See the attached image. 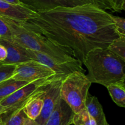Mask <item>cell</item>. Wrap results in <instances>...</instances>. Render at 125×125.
Segmentation results:
<instances>
[{
    "instance_id": "cell-1",
    "label": "cell",
    "mask_w": 125,
    "mask_h": 125,
    "mask_svg": "<svg viewBox=\"0 0 125 125\" xmlns=\"http://www.w3.org/2000/svg\"><path fill=\"white\" fill-rule=\"evenodd\" d=\"M37 14L28 21H17L24 28L70 50L83 64L90 51L107 49L120 37L112 15L94 5L57 7Z\"/></svg>"
},
{
    "instance_id": "cell-2",
    "label": "cell",
    "mask_w": 125,
    "mask_h": 125,
    "mask_svg": "<svg viewBox=\"0 0 125 125\" xmlns=\"http://www.w3.org/2000/svg\"><path fill=\"white\" fill-rule=\"evenodd\" d=\"M83 64L86 67V77L91 83L107 87L116 83H125V61L107 49L100 48L90 51Z\"/></svg>"
},
{
    "instance_id": "cell-3",
    "label": "cell",
    "mask_w": 125,
    "mask_h": 125,
    "mask_svg": "<svg viewBox=\"0 0 125 125\" xmlns=\"http://www.w3.org/2000/svg\"><path fill=\"white\" fill-rule=\"evenodd\" d=\"M2 18L10 29L12 40L22 47L45 54L61 63L78 60L74 58L70 50L58 46L41 34L24 28L15 20L4 17Z\"/></svg>"
},
{
    "instance_id": "cell-4",
    "label": "cell",
    "mask_w": 125,
    "mask_h": 125,
    "mask_svg": "<svg viewBox=\"0 0 125 125\" xmlns=\"http://www.w3.org/2000/svg\"><path fill=\"white\" fill-rule=\"evenodd\" d=\"M91 84L85 73L79 71L71 73L62 80L60 96L74 114L85 108V102Z\"/></svg>"
},
{
    "instance_id": "cell-5",
    "label": "cell",
    "mask_w": 125,
    "mask_h": 125,
    "mask_svg": "<svg viewBox=\"0 0 125 125\" xmlns=\"http://www.w3.org/2000/svg\"><path fill=\"white\" fill-rule=\"evenodd\" d=\"M54 79L39 80L28 83L10 95L0 101L5 114H11L24 108L26 104L31 98L45 90L48 84Z\"/></svg>"
},
{
    "instance_id": "cell-6",
    "label": "cell",
    "mask_w": 125,
    "mask_h": 125,
    "mask_svg": "<svg viewBox=\"0 0 125 125\" xmlns=\"http://www.w3.org/2000/svg\"><path fill=\"white\" fill-rule=\"evenodd\" d=\"M21 4L37 12L50 10L57 7H74L91 4L102 9L111 10L112 7L108 0H19Z\"/></svg>"
},
{
    "instance_id": "cell-7",
    "label": "cell",
    "mask_w": 125,
    "mask_h": 125,
    "mask_svg": "<svg viewBox=\"0 0 125 125\" xmlns=\"http://www.w3.org/2000/svg\"><path fill=\"white\" fill-rule=\"evenodd\" d=\"M10 78L27 83L57 79L56 73L52 70L45 65L32 60L17 65Z\"/></svg>"
},
{
    "instance_id": "cell-8",
    "label": "cell",
    "mask_w": 125,
    "mask_h": 125,
    "mask_svg": "<svg viewBox=\"0 0 125 125\" xmlns=\"http://www.w3.org/2000/svg\"><path fill=\"white\" fill-rule=\"evenodd\" d=\"M26 51L32 61L40 62L52 70L56 73L57 79H64L67 76L77 71L83 73H85V70L83 68V63L79 60L73 62L61 63L55 61L45 54L29 49H26Z\"/></svg>"
},
{
    "instance_id": "cell-9",
    "label": "cell",
    "mask_w": 125,
    "mask_h": 125,
    "mask_svg": "<svg viewBox=\"0 0 125 125\" xmlns=\"http://www.w3.org/2000/svg\"><path fill=\"white\" fill-rule=\"evenodd\" d=\"M63 79H56L48 84L45 90L43 104L39 117L35 120L38 125H45L60 98L61 86Z\"/></svg>"
},
{
    "instance_id": "cell-10",
    "label": "cell",
    "mask_w": 125,
    "mask_h": 125,
    "mask_svg": "<svg viewBox=\"0 0 125 125\" xmlns=\"http://www.w3.org/2000/svg\"><path fill=\"white\" fill-rule=\"evenodd\" d=\"M0 44L4 45L7 50V57L2 64L17 65L32 61L27 53L26 49L15 42L12 39L0 38Z\"/></svg>"
},
{
    "instance_id": "cell-11",
    "label": "cell",
    "mask_w": 125,
    "mask_h": 125,
    "mask_svg": "<svg viewBox=\"0 0 125 125\" xmlns=\"http://www.w3.org/2000/svg\"><path fill=\"white\" fill-rule=\"evenodd\" d=\"M37 12L23 5H14L0 0V16L18 21H28L37 17Z\"/></svg>"
},
{
    "instance_id": "cell-12",
    "label": "cell",
    "mask_w": 125,
    "mask_h": 125,
    "mask_svg": "<svg viewBox=\"0 0 125 125\" xmlns=\"http://www.w3.org/2000/svg\"><path fill=\"white\" fill-rule=\"evenodd\" d=\"M74 115L70 107L60 97L45 125H70Z\"/></svg>"
},
{
    "instance_id": "cell-13",
    "label": "cell",
    "mask_w": 125,
    "mask_h": 125,
    "mask_svg": "<svg viewBox=\"0 0 125 125\" xmlns=\"http://www.w3.org/2000/svg\"><path fill=\"white\" fill-rule=\"evenodd\" d=\"M85 107L89 114L95 120L97 125H106L107 122L101 104L97 97L88 93Z\"/></svg>"
},
{
    "instance_id": "cell-14",
    "label": "cell",
    "mask_w": 125,
    "mask_h": 125,
    "mask_svg": "<svg viewBox=\"0 0 125 125\" xmlns=\"http://www.w3.org/2000/svg\"><path fill=\"white\" fill-rule=\"evenodd\" d=\"M45 90L35 95L26 104L23 110L28 118L35 120L39 116L43 104Z\"/></svg>"
},
{
    "instance_id": "cell-15",
    "label": "cell",
    "mask_w": 125,
    "mask_h": 125,
    "mask_svg": "<svg viewBox=\"0 0 125 125\" xmlns=\"http://www.w3.org/2000/svg\"><path fill=\"white\" fill-rule=\"evenodd\" d=\"M29 83L9 78L0 83V101Z\"/></svg>"
},
{
    "instance_id": "cell-16",
    "label": "cell",
    "mask_w": 125,
    "mask_h": 125,
    "mask_svg": "<svg viewBox=\"0 0 125 125\" xmlns=\"http://www.w3.org/2000/svg\"><path fill=\"white\" fill-rule=\"evenodd\" d=\"M114 102L122 107H125V83L112 84L106 87Z\"/></svg>"
},
{
    "instance_id": "cell-17",
    "label": "cell",
    "mask_w": 125,
    "mask_h": 125,
    "mask_svg": "<svg viewBox=\"0 0 125 125\" xmlns=\"http://www.w3.org/2000/svg\"><path fill=\"white\" fill-rule=\"evenodd\" d=\"M26 117L23 109H21L11 114H2L0 119L3 125H23V121Z\"/></svg>"
},
{
    "instance_id": "cell-18",
    "label": "cell",
    "mask_w": 125,
    "mask_h": 125,
    "mask_svg": "<svg viewBox=\"0 0 125 125\" xmlns=\"http://www.w3.org/2000/svg\"><path fill=\"white\" fill-rule=\"evenodd\" d=\"M107 49L125 61V36H120L115 39Z\"/></svg>"
},
{
    "instance_id": "cell-19",
    "label": "cell",
    "mask_w": 125,
    "mask_h": 125,
    "mask_svg": "<svg viewBox=\"0 0 125 125\" xmlns=\"http://www.w3.org/2000/svg\"><path fill=\"white\" fill-rule=\"evenodd\" d=\"M74 125H97L95 120L89 114L86 109L74 114L73 119Z\"/></svg>"
},
{
    "instance_id": "cell-20",
    "label": "cell",
    "mask_w": 125,
    "mask_h": 125,
    "mask_svg": "<svg viewBox=\"0 0 125 125\" xmlns=\"http://www.w3.org/2000/svg\"><path fill=\"white\" fill-rule=\"evenodd\" d=\"M15 67V65H6L0 63V83L10 78Z\"/></svg>"
},
{
    "instance_id": "cell-21",
    "label": "cell",
    "mask_w": 125,
    "mask_h": 125,
    "mask_svg": "<svg viewBox=\"0 0 125 125\" xmlns=\"http://www.w3.org/2000/svg\"><path fill=\"white\" fill-rule=\"evenodd\" d=\"M112 20L117 32L120 36H125V20L124 18L112 15Z\"/></svg>"
},
{
    "instance_id": "cell-22",
    "label": "cell",
    "mask_w": 125,
    "mask_h": 125,
    "mask_svg": "<svg viewBox=\"0 0 125 125\" xmlns=\"http://www.w3.org/2000/svg\"><path fill=\"white\" fill-rule=\"evenodd\" d=\"M0 38L12 39V34L9 27L0 16Z\"/></svg>"
},
{
    "instance_id": "cell-23",
    "label": "cell",
    "mask_w": 125,
    "mask_h": 125,
    "mask_svg": "<svg viewBox=\"0 0 125 125\" xmlns=\"http://www.w3.org/2000/svg\"><path fill=\"white\" fill-rule=\"evenodd\" d=\"M112 7V11L121 12L125 9V0H108Z\"/></svg>"
},
{
    "instance_id": "cell-24",
    "label": "cell",
    "mask_w": 125,
    "mask_h": 125,
    "mask_svg": "<svg viewBox=\"0 0 125 125\" xmlns=\"http://www.w3.org/2000/svg\"><path fill=\"white\" fill-rule=\"evenodd\" d=\"M7 52L6 47L4 45L0 44V62L4 61L7 57Z\"/></svg>"
},
{
    "instance_id": "cell-25",
    "label": "cell",
    "mask_w": 125,
    "mask_h": 125,
    "mask_svg": "<svg viewBox=\"0 0 125 125\" xmlns=\"http://www.w3.org/2000/svg\"><path fill=\"white\" fill-rule=\"evenodd\" d=\"M23 125H38V124L34 120H32L26 117L23 121Z\"/></svg>"
},
{
    "instance_id": "cell-26",
    "label": "cell",
    "mask_w": 125,
    "mask_h": 125,
    "mask_svg": "<svg viewBox=\"0 0 125 125\" xmlns=\"http://www.w3.org/2000/svg\"><path fill=\"white\" fill-rule=\"evenodd\" d=\"M3 1H6V2H8V3L12 4L22 5L19 0H3Z\"/></svg>"
},
{
    "instance_id": "cell-27",
    "label": "cell",
    "mask_w": 125,
    "mask_h": 125,
    "mask_svg": "<svg viewBox=\"0 0 125 125\" xmlns=\"http://www.w3.org/2000/svg\"><path fill=\"white\" fill-rule=\"evenodd\" d=\"M4 112V110L3 107H2V106H1V104H0V116H1Z\"/></svg>"
},
{
    "instance_id": "cell-28",
    "label": "cell",
    "mask_w": 125,
    "mask_h": 125,
    "mask_svg": "<svg viewBox=\"0 0 125 125\" xmlns=\"http://www.w3.org/2000/svg\"><path fill=\"white\" fill-rule=\"evenodd\" d=\"M0 125H3V123H2V121H1V119H0Z\"/></svg>"
},
{
    "instance_id": "cell-29",
    "label": "cell",
    "mask_w": 125,
    "mask_h": 125,
    "mask_svg": "<svg viewBox=\"0 0 125 125\" xmlns=\"http://www.w3.org/2000/svg\"><path fill=\"white\" fill-rule=\"evenodd\" d=\"M109 125V123H107V125Z\"/></svg>"
}]
</instances>
